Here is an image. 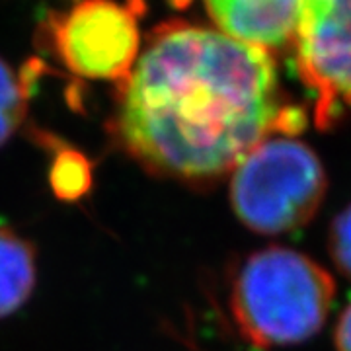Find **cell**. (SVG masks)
Returning a JSON list of instances; mask_svg holds the SVG:
<instances>
[{
    "label": "cell",
    "mask_w": 351,
    "mask_h": 351,
    "mask_svg": "<svg viewBox=\"0 0 351 351\" xmlns=\"http://www.w3.org/2000/svg\"><path fill=\"white\" fill-rule=\"evenodd\" d=\"M306 113L289 104L271 51L189 22L152 29L119 84L113 141L158 178L209 184L263 138L295 135Z\"/></svg>",
    "instance_id": "1"
},
{
    "label": "cell",
    "mask_w": 351,
    "mask_h": 351,
    "mask_svg": "<svg viewBox=\"0 0 351 351\" xmlns=\"http://www.w3.org/2000/svg\"><path fill=\"white\" fill-rule=\"evenodd\" d=\"M336 295L326 269L301 252L269 246L252 252L230 277V313L258 348L293 346L324 326Z\"/></svg>",
    "instance_id": "2"
},
{
    "label": "cell",
    "mask_w": 351,
    "mask_h": 351,
    "mask_svg": "<svg viewBox=\"0 0 351 351\" xmlns=\"http://www.w3.org/2000/svg\"><path fill=\"white\" fill-rule=\"evenodd\" d=\"M326 184L324 166L308 145L291 135H274L232 170L230 203L254 232L285 234L316 215Z\"/></svg>",
    "instance_id": "3"
},
{
    "label": "cell",
    "mask_w": 351,
    "mask_h": 351,
    "mask_svg": "<svg viewBox=\"0 0 351 351\" xmlns=\"http://www.w3.org/2000/svg\"><path fill=\"white\" fill-rule=\"evenodd\" d=\"M47 43L69 73L119 86L143 47L138 8L117 0H80L47 22Z\"/></svg>",
    "instance_id": "4"
},
{
    "label": "cell",
    "mask_w": 351,
    "mask_h": 351,
    "mask_svg": "<svg viewBox=\"0 0 351 351\" xmlns=\"http://www.w3.org/2000/svg\"><path fill=\"white\" fill-rule=\"evenodd\" d=\"M291 43L314 123L336 125L351 110V0H301Z\"/></svg>",
    "instance_id": "5"
},
{
    "label": "cell",
    "mask_w": 351,
    "mask_h": 351,
    "mask_svg": "<svg viewBox=\"0 0 351 351\" xmlns=\"http://www.w3.org/2000/svg\"><path fill=\"white\" fill-rule=\"evenodd\" d=\"M219 32L262 49H279L293 41L301 0H205Z\"/></svg>",
    "instance_id": "6"
},
{
    "label": "cell",
    "mask_w": 351,
    "mask_h": 351,
    "mask_svg": "<svg viewBox=\"0 0 351 351\" xmlns=\"http://www.w3.org/2000/svg\"><path fill=\"white\" fill-rule=\"evenodd\" d=\"M38 260L29 240L0 226V318L24 304L36 287Z\"/></svg>",
    "instance_id": "7"
},
{
    "label": "cell",
    "mask_w": 351,
    "mask_h": 351,
    "mask_svg": "<svg viewBox=\"0 0 351 351\" xmlns=\"http://www.w3.org/2000/svg\"><path fill=\"white\" fill-rule=\"evenodd\" d=\"M94 182L92 162L71 147H59L51 160L49 186L61 201H78L86 195Z\"/></svg>",
    "instance_id": "8"
},
{
    "label": "cell",
    "mask_w": 351,
    "mask_h": 351,
    "mask_svg": "<svg viewBox=\"0 0 351 351\" xmlns=\"http://www.w3.org/2000/svg\"><path fill=\"white\" fill-rule=\"evenodd\" d=\"M29 71L16 73L0 59V147L22 127L29 106Z\"/></svg>",
    "instance_id": "9"
},
{
    "label": "cell",
    "mask_w": 351,
    "mask_h": 351,
    "mask_svg": "<svg viewBox=\"0 0 351 351\" xmlns=\"http://www.w3.org/2000/svg\"><path fill=\"white\" fill-rule=\"evenodd\" d=\"M330 254L339 271L351 279V205L336 217L330 230Z\"/></svg>",
    "instance_id": "10"
},
{
    "label": "cell",
    "mask_w": 351,
    "mask_h": 351,
    "mask_svg": "<svg viewBox=\"0 0 351 351\" xmlns=\"http://www.w3.org/2000/svg\"><path fill=\"white\" fill-rule=\"evenodd\" d=\"M336 350L351 351V301L341 313L336 326Z\"/></svg>",
    "instance_id": "11"
}]
</instances>
